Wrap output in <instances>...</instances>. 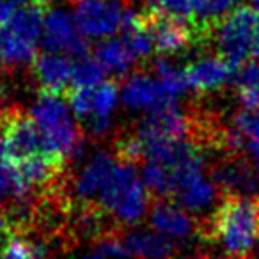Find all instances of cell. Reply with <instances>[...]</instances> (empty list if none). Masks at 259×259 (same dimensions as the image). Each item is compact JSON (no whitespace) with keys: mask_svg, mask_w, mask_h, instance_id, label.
<instances>
[{"mask_svg":"<svg viewBox=\"0 0 259 259\" xmlns=\"http://www.w3.org/2000/svg\"><path fill=\"white\" fill-rule=\"evenodd\" d=\"M45 16L47 13L43 11V6H22L4 27H8L13 34L20 36L22 39L37 45L45 32Z\"/></svg>","mask_w":259,"mask_h":259,"instance_id":"cell-20","label":"cell"},{"mask_svg":"<svg viewBox=\"0 0 259 259\" xmlns=\"http://www.w3.org/2000/svg\"><path fill=\"white\" fill-rule=\"evenodd\" d=\"M107 69L103 68L96 55L83 54L80 57H75L73 61V80L71 87H91L103 82V76Z\"/></svg>","mask_w":259,"mask_h":259,"instance_id":"cell-25","label":"cell"},{"mask_svg":"<svg viewBox=\"0 0 259 259\" xmlns=\"http://www.w3.org/2000/svg\"><path fill=\"white\" fill-rule=\"evenodd\" d=\"M96 204L121 227L139 224L149 211V190L135 165L117 160Z\"/></svg>","mask_w":259,"mask_h":259,"instance_id":"cell-3","label":"cell"},{"mask_svg":"<svg viewBox=\"0 0 259 259\" xmlns=\"http://www.w3.org/2000/svg\"><path fill=\"white\" fill-rule=\"evenodd\" d=\"M76 25L75 15L68 13L66 9H50L45 16V32L43 43L48 52L73 55L80 57L87 52V41L83 39Z\"/></svg>","mask_w":259,"mask_h":259,"instance_id":"cell-9","label":"cell"},{"mask_svg":"<svg viewBox=\"0 0 259 259\" xmlns=\"http://www.w3.org/2000/svg\"><path fill=\"white\" fill-rule=\"evenodd\" d=\"M69 108L61 94L48 91H41L30 108V117L43 139L45 153L64 162L78 156L83 148L82 132Z\"/></svg>","mask_w":259,"mask_h":259,"instance_id":"cell-2","label":"cell"},{"mask_svg":"<svg viewBox=\"0 0 259 259\" xmlns=\"http://www.w3.org/2000/svg\"><path fill=\"white\" fill-rule=\"evenodd\" d=\"M16 233H20V227L16 224V220L13 219L9 211L0 209V255L6 250L9 241L15 238Z\"/></svg>","mask_w":259,"mask_h":259,"instance_id":"cell-27","label":"cell"},{"mask_svg":"<svg viewBox=\"0 0 259 259\" xmlns=\"http://www.w3.org/2000/svg\"><path fill=\"white\" fill-rule=\"evenodd\" d=\"M30 68L43 91H48V93L61 94L62 91L68 89L73 80V61L57 52H47V54L37 55Z\"/></svg>","mask_w":259,"mask_h":259,"instance_id":"cell-15","label":"cell"},{"mask_svg":"<svg viewBox=\"0 0 259 259\" xmlns=\"http://www.w3.org/2000/svg\"><path fill=\"white\" fill-rule=\"evenodd\" d=\"M153 69H155V75L158 78V82L162 83L165 94L169 98H172V100H176L180 94H183L187 89H190L185 69H178L174 66H170L167 59H156L153 62Z\"/></svg>","mask_w":259,"mask_h":259,"instance_id":"cell-24","label":"cell"},{"mask_svg":"<svg viewBox=\"0 0 259 259\" xmlns=\"http://www.w3.org/2000/svg\"><path fill=\"white\" fill-rule=\"evenodd\" d=\"M192 259H213V257H209V255H206V254H199V255H195V257H192Z\"/></svg>","mask_w":259,"mask_h":259,"instance_id":"cell-31","label":"cell"},{"mask_svg":"<svg viewBox=\"0 0 259 259\" xmlns=\"http://www.w3.org/2000/svg\"><path fill=\"white\" fill-rule=\"evenodd\" d=\"M75 2H76V0H75Z\"/></svg>","mask_w":259,"mask_h":259,"instance_id":"cell-33","label":"cell"},{"mask_svg":"<svg viewBox=\"0 0 259 259\" xmlns=\"http://www.w3.org/2000/svg\"><path fill=\"white\" fill-rule=\"evenodd\" d=\"M149 226L169 240H188L201 233V224H197L187 209L165 199L153 202V208L149 209Z\"/></svg>","mask_w":259,"mask_h":259,"instance_id":"cell-12","label":"cell"},{"mask_svg":"<svg viewBox=\"0 0 259 259\" xmlns=\"http://www.w3.org/2000/svg\"><path fill=\"white\" fill-rule=\"evenodd\" d=\"M117 163V156L107 151H98L82 167L73 183V195L80 204H96L103 192L112 170Z\"/></svg>","mask_w":259,"mask_h":259,"instance_id":"cell-11","label":"cell"},{"mask_svg":"<svg viewBox=\"0 0 259 259\" xmlns=\"http://www.w3.org/2000/svg\"><path fill=\"white\" fill-rule=\"evenodd\" d=\"M220 192L222 190L213 183L211 178H206L202 170H195L181 181L174 197L178 204L188 213H199L209 208L217 201Z\"/></svg>","mask_w":259,"mask_h":259,"instance_id":"cell-16","label":"cell"},{"mask_svg":"<svg viewBox=\"0 0 259 259\" xmlns=\"http://www.w3.org/2000/svg\"><path fill=\"white\" fill-rule=\"evenodd\" d=\"M238 0H194V23L201 39L211 36L213 25L234 9Z\"/></svg>","mask_w":259,"mask_h":259,"instance_id":"cell-22","label":"cell"},{"mask_svg":"<svg viewBox=\"0 0 259 259\" xmlns=\"http://www.w3.org/2000/svg\"><path fill=\"white\" fill-rule=\"evenodd\" d=\"M132 9L126 0H76L75 20L85 37H110L122 30Z\"/></svg>","mask_w":259,"mask_h":259,"instance_id":"cell-5","label":"cell"},{"mask_svg":"<svg viewBox=\"0 0 259 259\" xmlns=\"http://www.w3.org/2000/svg\"><path fill=\"white\" fill-rule=\"evenodd\" d=\"M220 57L234 68L248 61H259V11L234 8L213 25L211 36Z\"/></svg>","mask_w":259,"mask_h":259,"instance_id":"cell-4","label":"cell"},{"mask_svg":"<svg viewBox=\"0 0 259 259\" xmlns=\"http://www.w3.org/2000/svg\"><path fill=\"white\" fill-rule=\"evenodd\" d=\"M0 128H2V134L8 142L9 165L45 153L39 128L32 121V117L27 115L22 108L9 107L4 117L0 119Z\"/></svg>","mask_w":259,"mask_h":259,"instance_id":"cell-8","label":"cell"},{"mask_svg":"<svg viewBox=\"0 0 259 259\" xmlns=\"http://www.w3.org/2000/svg\"><path fill=\"white\" fill-rule=\"evenodd\" d=\"M11 201H15L11 178H9V172L6 170V167L0 165V209H4V204H8Z\"/></svg>","mask_w":259,"mask_h":259,"instance_id":"cell-28","label":"cell"},{"mask_svg":"<svg viewBox=\"0 0 259 259\" xmlns=\"http://www.w3.org/2000/svg\"><path fill=\"white\" fill-rule=\"evenodd\" d=\"M211 181L226 194H248L257 190L259 180L245 155L220 156L209 169Z\"/></svg>","mask_w":259,"mask_h":259,"instance_id":"cell-10","label":"cell"},{"mask_svg":"<svg viewBox=\"0 0 259 259\" xmlns=\"http://www.w3.org/2000/svg\"><path fill=\"white\" fill-rule=\"evenodd\" d=\"M82 259H108V257H105V255H101L100 252H96V250H94L93 254H89V255H83Z\"/></svg>","mask_w":259,"mask_h":259,"instance_id":"cell-29","label":"cell"},{"mask_svg":"<svg viewBox=\"0 0 259 259\" xmlns=\"http://www.w3.org/2000/svg\"><path fill=\"white\" fill-rule=\"evenodd\" d=\"M257 208H259V197H257Z\"/></svg>","mask_w":259,"mask_h":259,"instance_id":"cell-32","label":"cell"},{"mask_svg":"<svg viewBox=\"0 0 259 259\" xmlns=\"http://www.w3.org/2000/svg\"><path fill=\"white\" fill-rule=\"evenodd\" d=\"M130 257L137 259H174L176 245L156 231H126L121 234Z\"/></svg>","mask_w":259,"mask_h":259,"instance_id":"cell-17","label":"cell"},{"mask_svg":"<svg viewBox=\"0 0 259 259\" xmlns=\"http://www.w3.org/2000/svg\"><path fill=\"white\" fill-rule=\"evenodd\" d=\"M36 45L13 34L8 27H0V64L9 71H18L36 61Z\"/></svg>","mask_w":259,"mask_h":259,"instance_id":"cell-19","label":"cell"},{"mask_svg":"<svg viewBox=\"0 0 259 259\" xmlns=\"http://www.w3.org/2000/svg\"><path fill=\"white\" fill-rule=\"evenodd\" d=\"M192 130H194V114L185 112L174 100L148 110V114L135 126L134 134L142 142L181 141V139H192Z\"/></svg>","mask_w":259,"mask_h":259,"instance_id":"cell-6","label":"cell"},{"mask_svg":"<svg viewBox=\"0 0 259 259\" xmlns=\"http://www.w3.org/2000/svg\"><path fill=\"white\" fill-rule=\"evenodd\" d=\"M94 55L103 64V68L112 75H122L137 62L134 52L130 50L122 37L121 39H107L98 43Z\"/></svg>","mask_w":259,"mask_h":259,"instance_id":"cell-21","label":"cell"},{"mask_svg":"<svg viewBox=\"0 0 259 259\" xmlns=\"http://www.w3.org/2000/svg\"><path fill=\"white\" fill-rule=\"evenodd\" d=\"M238 100L245 108H259V61H248L234 71Z\"/></svg>","mask_w":259,"mask_h":259,"instance_id":"cell-23","label":"cell"},{"mask_svg":"<svg viewBox=\"0 0 259 259\" xmlns=\"http://www.w3.org/2000/svg\"><path fill=\"white\" fill-rule=\"evenodd\" d=\"M148 11L194 20V0H144Z\"/></svg>","mask_w":259,"mask_h":259,"instance_id":"cell-26","label":"cell"},{"mask_svg":"<svg viewBox=\"0 0 259 259\" xmlns=\"http://www.w3.org/2000/svg\"><path fill=\"white\" fill-rule=\"evenodd\" d=\"M199 234L219 241L231 259H248L259 243L257 197L226 194L211 217L201 224Z\"/></svg>","mask_w":259,"mask_h":259,"instance_id":"cell-1","label":"cell"},{"mask_svg":"<svg viewBox=\"0 0 259 259\" xmlns=\"http://www.w3.org/2000/svg\"><path fill=\"white\" fill-rule=\"evenodd\" d=\"M121 100L130 110H153L160 105L174 101L165 94L162 83L146 73H135L124 80Z\"/></svg>","mask_w":259,"mask_h":259,"instance_id":"cell-14","label":"cell"},{"mask_svg":"<svg viewBox=\"0 0 259 259\" xmlns=\"http://www.w3.org/2000/svg\"><path fill=\"white\" fill-rule=\"evenodd\" d=\"M234 71L236 68L220 55L201 57L185 68L190 89L197 93H213L222 89L229 80L234 78Z\"/></svg>","mask_w":259,"mask_h":259,"instance_id":"cell-13","label":"cell"},{"mask_svg":"<svg viewBox=\"0 0 259 259\" xmlns=\"http://www.w3.org/2000/svg\"><path fill=\"white\" fill-rule=\"evenodd\" d=\"M141 22L149 32L160 55H170L188 48L195 39H201L194 20L165 13L146 11L141 15Z\"/></svg>","mask_w":259,"mask_h":259,"instance_id":"cell-7","label":"cell"},{"mask_svg":"<svg viewBox=\"0 0 259 259\" xmlns=\"http://www.w3.org/2000/svg\"><path fill=\"white\" fill-rule=\"evenodd\" d=\"M30 2L36 6H48V4H52V2H55V0H30Z\"/></svg>","mask_w":259,"mask_h":259,"instance_id":"cell-30","label":"cell"},{"mask_svg":"<svg viewBox=\"0 0 259 259\" xmlns=\"http://www.w3.org/2000/svg\"><path fill=\"white\" fill-rule=\"evenodd\" d=\"M119 89L117 82L114 80H103L93 89V108L91 115L85 119L87 130L93 137H101L108 132L110 119L117 107Z\"/></svg>","mask_w":259,"mask_h":259,"instance_id":"cell-18","label":"cell"}]
</instances>
